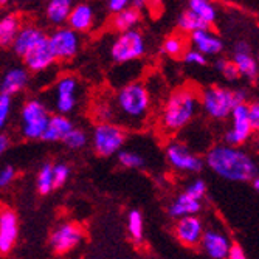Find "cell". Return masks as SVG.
<instances>
[{"mask_svg":"<svg viewBox=\"0 0 259 259\" xmlns=\"http://www.w3.org/2000/svg\"><path fill=\"white\" fill-rule=\"evenodd\" d=\"M110 109V123L120 127L138 129L145 124L151 110V93L143 82H129L116 92Z\"/></svg>","mask_w":259,"mask_h":259,"instance_id":"obj_1","label":"cell"},{"mask_svg":"<svg viewBox=\"0 0 259 259\" xmlns=\"http://www.w3.org/2000/svg\"><path fill=\"white\" fill-rule=\"evenodd\" d=\"M205 163L211 171L230 182H251L257 176L253 157L241 148L218 145L206 152Z\"/></svg>","mask_w":259,"mask_h":259,"instance_id":"obj_2","label":"cell"},{"mask_svg":"<svg viewBox=\"0 0 259 259\" xmlns=\"http://www.w3.org/2000/svg\"><path fill=\"white\" fill-rule=\"evenodd\" d=\"M197 93L188 87L172 92L161 113V126L166 132H177L190 123L199 109Z\"/></svg>","mask_w":259,"mask_h":259,"instance_id":"obj_3","label":"cell"},{"mask_svg":"<svg viewBox=\"0 0 259 259\" xmlns=\"http://www.w3.org/2000/svg\"><path fill=\"white\" fill-rule=\"evenodd\" d=\"M245 98H248L245 90H230L219 85H211L202 92L199 101L211 118L225 120L238 104L245 103Z\"/></svg>","mask_w":259,"mask_h":259,"instance_id":"obj_4","label":"cell"},{"mask_svg":"<svg viewBox=\"0 0 259 259\" xmlns=\"http://www.w3.org/2000/svg\"><path fill=\"white\" fill-rule=\"evenodd\" d=\"M146 52V40L145 36L138 30H131L120 33L112 45H110V56L115 62L127 64L140 59Z\"/></svg>","mask_w":259,"mask_h":259,"instance_id":"obj_5","label":"cell"},{"mask_svg":"<svg viewBox=\"0 0 259 259\" xmlns=\"http://www.w3.org/2000/svg\"><path fill=\"white\" fill-rule=\"evenodd\" d=\"M126 141V131L113 123H100L92 135L95 151L103 157L118 154Z\"/></svg>","mask_w":259,"mask_h":259,"instance_id":"obj_6","label":"cell"},{"mask_svg":"<svg viewBox=\"0 0 259 259\" xmlns=\"http://www.w3.org/2000/svg\"><path fill=\"white\" fill-rule=\"evenodd\" d=\"M22 134L30 140H37L42 137L47 123H49V110L45 104L37 100H30L22 107Z\"/></svg>","mask_w":259,"mask_h":259,"instance_id":"obj_7","label":"cell"},{"mask_svg":"<svg viewBox=\"0 0 259 259\" xmlns=\"http://www.w3.org/2000/svg\"><path fill=\"white\" fill-rule=\"evenodd\" d=\"M50 50L55 56V61H68L76 56L79 50V34L68 27H61L55 30L50 36H47Z\"/></svg>","mask_w":259,"mask_h":259,"instance_id":"obj_8","label":"cell"},{"mask_svg":"<svg viewBox=\"0 0 259 259\" xmlns=\"http://www.w3.org/2000/svg\"><path fill=\"white\" fill-rule=\"evenodd\" d=\"M230 116H231V129L225 134V145L236 148V146L244 145L254 134V129L248 118L247 103L238 104L231 110Z\"/></svg>","mask_w":259,"mask_h":259,"instance_id":"obj_9","label":"cell"},{"mask_svg":"<svg viewBox=\"0 0 259 259\" xmlns=\"http://www.w3.org/2000/svg\"><path fill=\"white\" fill-rule=\"evenodd\" d=\"M166 158L174 169L182 172H200L203 168V160L179 141L168 145Z\"/></svg>","mask_w":259,"mask_h":259,"instance_id":"obj_10","label":"cell"},{"mask_svg":"<svg viewBox=\"0 0 259 259\" xmlns=\"http://www.w3.org/2000/svg\"><path fill=\"white\" fill-rule=\"evenodd\" d=\"M82 241V230L76 224H62L55 228L50 244L56 253H68Z\"/></svg>","mask_w":259,"mask_h":259,"instance_id":"obj_11","label":"cell"},{"mask_svg":"<svg viewBox=\"0 0 259 259\" xmlns=\"http://www.w3.org/2000/svg\"><path fill=\"white\" fill-rule=\"evenodd\" d=\"M76 92L78 81L73 76H64L56 84V101L55 107L59 115H65L73 112L76 106Z\"/></svg>","mask_w":259,"mask_h":259,"instance_id":"obj_12","label":"cell"},{"mask_svg":"<svg viewBox=\"0 0 259 259\" xmlns=\"http://www.w3.org/2000/svg\"><path fill=\"white\" fill-rule=\"evenodd\" d=\"M202 248L211 259H227V254L230 251L231 242L227 234H224L219 230L208 228L203 230L202 239H200Z\"/></svg>","mask_w":259,"mask_h":259,"instance_id":"obj_13","label":"cell"},{"mask_svg":"<svg viewBox=\"0 0 259 259\" xmlns=\"http://www.w3.org/2000/svg\"><path fill=\"white\" fill-rule=\"evenodd\" d=\"M19 236V222L13 209L4 208L0 211V253L13 250Z\"/></svg>","mask_w":259,"mask_h":259,"instance_id":"obj_14","label":"cell"},{"mask_svg":"<svg viewBox=\"0 0 259 259\" xmlns=\"http://www.w3.org/2000/svg\"><path fill=\"white\" fill-rule=\"evenodd\" d=\"M203 230H205L203 224L197 216H186V218L177 219L176 236L183 245L194 247V245L200 244Z\"/></svg>","mask_w":259,"mask_h":259,"instance_id":"obj_15","label":"cell"},{"mask_svg":"<svg viewBox=\"0 0 259 259\" xmlns=\"http://www.w3.org/2000/svg\"><path fill=\"white\" fill-rule=\"evenodd\" d=\"M22 58L31 72H42V70L49 68L55 62V56L50 50L49 42H47V36L40 42H37L33 49H30Z\"/></svg>","mask_w":259,"mask_h":259,"instance_id":"obj_16","label":"cell"},{"mask_svg":"<svg viewBox=\"0 0 259 259\" xmlns=\"http://www.w3.org/2000/svg\"><path fill=\"white\" fill-rule=\"evenodd\" d=\"M191 42L194 45V50L200 52L203 56H216L224 50L222 39L211 30L191 33Z\"/></svg>","mask_w":259,"mask_h":259,"instance_id":"obj_17","label":"cell"},{"mask_svg":"<svg viewBox=\"0 0 259 259\" xmlns=\"http://www.w3.org/2000/svg\"><path fill=\"white\" fill-rule=\"evenodd\" d=\"M95 20V11L89 4H76L70 10V14L67 17L68 28L76 33L89 31Z\"/></svg>","mask_w":259,"mask_h":259,"instance_id":"obj_18","label":"cell"},{"mask_svg":"<svg viewBox=\"0 0 259 259\" xmlns=\"http://www.w3.org/2000/svg\"><path fill=\"white\" fill-rule=\"evenodd\" d=\"M44 37H45V34L40 28H37L34 25H27V27L19 28L11 47L16 52V55L23 56L30 49H33L37 42H40Z\"/></svg>","mask_w":259,"mask_h":259,"instance_id":"obj_19","label":"cell"},{"mask_svg":"<svg viewBox=\"0 0 259 259\" xmlns=\"http://www.w3.org/2000/svg\"><path fill=\"white\" fill-rule=\"evenodd\" d=\"M73 129V123L65 115H50L49 123L42 134V140L45 141H62L65 135Z\"/></svg>","mask_w":259,"mask_h":259,"instance_id":"obj_20","label":"cell"},{"mask_svg":"<svg viewBox=\"0 0 259 259\" xmlns=\"http://www.w3.org/2000/svg\"><path fill=\"white\" fill-rule=\"evenodd\" d=\"M28 82V72L23 68H11L4 75V79L0 82V93L4 95L13 97L16 93H19L20 90L25 89Z\"/></svg>","mask_w":259,"mask_h":259,"instance_id":"obj_21","label":"cell"},{"mask_svg":"<svg viewBox=\"0 0 259 259\" xmlns=\"http://www.w3.org/2000/svg\"><path fill=\"white\" fill-rule=\"evenodd\" d=\"M200 209H202V202H199L196 199H191L190 196H186L185 193H182L169 205L168 213L174 219H182V218H186V216H196Z\"/></svg>","mask_w":259,"mask_h":259,"instance_id":"obj_22","label":"cell"},{"mask_svg":"<svg viewBox=\"0 0 259 259\" xmlns=\"http://www.w3.org/2000/svg\"><path fill=\"white\" fill-rule=\"evenodd\" d=\"M141 20V13L132 7L120 11L113 14V19H112V27L120 31V33H124V31H131V30H135V27L140 23Z\"/></svg>","mask_w":259,"mask_h":259,"instance_id":"obj_23","label":"cell"},{"mask_svg":"<svg viewBox=\"0 0 259 259\" xmlns=\"http://www.w3.org/2000/svg\"><path fill=\"white\" fill-rule=\"evenodd\" d=\"M231 61L239 70L241 76H245L248 79H256L257 62H256V58L251 55V50L250 52H234V56Z\"/></svg>","mask_w":259,"mask_h":259,"instance_id":"obj_24","label":"cell"},{"mask_svg":"<svg viewBox=\"0 0 259 259\" xmlns=\"http://www.w3.org/2000/svg\"><path fill=\"white\" fill-rule=\"evenodd\" d=\"M73 2L75 0H50L47 5V17L55 25H61V23L67 22Z\"/></svg>","mask_w":259,"mask_h":259,"instance_id":"obj_25","label":"cell"},{"mask_svg":"<svg viewBox=\"0 0 259 259\" xmlns=\"http://www.w3.org/2000/svg\"><path fill=\"white\" fill-rule=\"evenodd\" d=\"M20 28V20L14 14H8L0 19V49L13 44Z\"/></svg>","mask_w":259,"mask_h":259,"instance_id":"obj_26","label":"cell"},{"mask_svg":"<svg viewBox=\"0 0 259 259\" xmlns=\"http://www.w3.org/2000/svg\"><path fill=\"white\" fill-rule=\"evenodd\" d=\"M188 10L199 16L205 23L211 27L218 19L216 7L209 0H188Z\"/></svg>","mask_w":259,"mask_h":259,"instance_id":"obj_27","label":"cell"},{"mask_svg":"<svg viewBox=\"0 0 259 259\" xmlns=\"http://www.w3.org/2000/svg\"><path fill=\"white\" fill-rule=\"evenodd\" d=\"M177 25L182 31L185 33H194V31H202V30H209L211 27L208 23H205L199 16H196L193 11L185 10L180 13L179 19H177Z\"/></svg>","mask_w":259,"mask_h":259,"instance_id":"obj_28","label":"cell"},{"mask_svg":"<svg viewBox=\"0 0 259 259\" xmlns=\"http://www.w3.org/2000/svg\"><path fill=\"white\" fill-rule=\"evenodd\" d=\"M36 185H37V191L44 196L55 190L53 188V164L52 163H44L40 166V169L37 172Z\"/></svg>","mask_w":259,"mask_h":259,"instance_id":"obj_29","label":"cell"},{"mask_svg":"<svg viewBox=\"0 0 259 259\" xmlns=\"http://www.w3.org/2000/svg\"><path fill=\"white\" fill-rule=\"evenodd\" d=\"M127 231L135 241H141V238H143L145 221H143V214H141L138 209L129 211V214H127Z\"/></svg>","mask_w":259,"mask_h":259,"instance_id":"obj_30","label":"cell"},{"mask_svg":"<svg viewBox=\"0 0 259 259\" xmlns=\"http://www.w3.org/2000/svg\"><path fill=\"white\" fill-rule=\"evenodd\" d=\"M214 67H216V70H218L219 73L224 75V78L227 81H238L241 78L239 70L236 68V65L233 64V61H228V59L221 58V59L216 61Z\"/></svg>","mask_w":259,"mask_h":259,"instance_id":"obj_31","label":"cell"},{"mask_svg":"<svg viewBox=\"0 0 259 259\" xmlns=\"http://www.w3.org/2000/svg\"><path fill=\"white\" fill-rule=\"evenodd\" d=\"M70 149H81L87 145V134L81 129H72L62 140Z\"/></svg>","mask_w":259,"mask_h":259,"instance_id":"obj_32","label":"cell"},{"mask_svg":"<svg viewBox=\"0 0 259 259\" xmlns=\"http://www.w3.org/2000/svg\"><path fill=\"white\" fill-rule=\"evenodd\" d=\"M116 155H118V161H120L121 166L129 168V169H137V168H141L145 164L143 157L132 152V151H120Z\"/></svg>","mask_w":259,"mask_h":259,"instance_id":"obj_33","label":"cell"},{"mask_svg":"<svg viewBox=\"0 0 259 259\" xmlns=\"http://www.w3.org/2000/svg\"><path fill=\"white\" fill-rule=\"evenodd\" d=\"M183 49H185L183 39L179 36H169L166 40L163 42V52L169 56H174V58L180 56L183 53Z\"/></svg>","mask_w":259,"mask_h":259,"instance_id":"obj_34","label":"cell"},{"mask_svg":"<svg viewBox=\"0 0 259 259\" xmlns=\"http://www.w3.org/2000/svg\"><path fill=\"white\" fill-rule=\"evenodd\" d=\"M185 194L190 196L191 199H196V200L202 202V199L206 194V185H205V182L202 179H197V180L191 182L190 185H188L186 190H185Z\"/></svg>","mask_w":259,"mask_h":259,"instance_id":"obj_35","label":"cell"},{"mask_svg":"<svg viewBox=\"0 0 259 259\" xmlns=\"http://www.w3.org/2000/svg\"><path fill=\"white\" fill-rule=\"evenodd\" d=\"M11 106H13L11 97L0 93V131H2L8 123V118L11 115Z\"/></svg>","mask_w":259,"mask_h":259,"instance_id":"obj_36","label":"cell"},{"mask_svg":"<svg viewBox=\"0 0 259 259\" xmlns=\"http://www.w3.org/2000/svg\"><path fill=\"white\" fill-rule=\"evenodd\" d=\"M70 176V168L64 163H58L53 166V188L62 186Z\"/></svg>","mask_w":259,"mask_h":259,"instance_id":"obj_37","label":"cell"},{"mask_svg":"<svg viewBox=\"0 0 259 259\" xmlns=\"http://www.w3.org/2000/svg\"><path fill=\"white\" fill-rule=\"evenodd\" d=\"M183 61L186 64H191V65H205L206 64V56H203L200 52L191 49V50H186L183 55Z\"/></svg>","mask_w":259,"mask_h":259,"instance_id":"obj_38","label":"cell"},{"mask_svg":"<svg viewBox=\"0 0 259 259\" xmlns=\"http://www.w3.org/2000/svg\"><path fill=\"white\" fill-rule=\"evenodd\" d=\"M16 177V169L11 166V164H7L2 169H0V188L8 186Z\"/></svg>","mask_w":259,"mask_h":259,"instance_id":"obj_39","label":"cell"},{"mask_svg":"<svg viewBox=\"0 0 259 259\" xmlns=\"http://www.w3.org/2000/svg\"><path fill=\"white\" fill-rule=\"evenodd\" d=\"M131 7V0H107V8L110 13L116 14Z\"/></svg>","mask_w":259,"mask_h":259,"instance_id":"obj_40","label":"cell"},{"mask_svg":"<svg viewBox=\"0 0 259 259\" xmlns=\"http://www.w3.org/2000/svg\"><path fill=\"white\" fill-rule=\"evenodd\" d=\"M248 106V118H250V123L253 126V129L256 131L259 127V104L257 101H253L251 104H247Z\"/></svg>","mask_w":259,"mask_h":259,"instance_id":"obj_41","label":"cell"},{"mask_svg":"<svg viewBox=\"0 0 259 259\" xmlns=\"http://www.w3.org/2000/svg\"><path fill=\"white\" fill-rule=\"evenodd\" d=\"M227 259H248L244 248L239 244H231L230 251L227 254Z\"/></svg>","mask_w":259,"mask_h":259,"instance_id":"obj_42","label":"cell"},{"mask_svg":"<svg viewBox=\"0 0 259 259\" xmlns=\"http://www.w3.org/2000/svg\"><path fill=\"white\" fill-rule=\"evenodd\" d=\"M155 2H158V0H131V7L135 8V10H138L141 13L145 8L154 5Z\"/></svg>","mask_w":259,"mask_h":259,"instance_id":"obj_43","label":"cell"},{"mask_svg":"<svg viewBox=\"0 0 259 259\" xmlns=\"http://www.w3.org/2000/svg\"><path fill=\"white\" fill-rule=\"evenodd\" d=\"M10 148V138L5 134H0V155H4Z\"/></svg>","mask_w":259,"mask_h":259,"instance_id":"obj_44","label":"cell"},{"mask_svg":"<svg viewBox=\"0 0 259 259\" xmlns=\"http://www.w3.org/2000/svg\"><path fill=\"white\" fill-rule=\"evenodd\" d=\"M250 50H251V47H250V44L245 42V40L238 42L236 47H234V52H250Z\"/></svg>","mask_w":259,"mask_h":259,"instance_id":"obj_45","label":"cell"},{"mask_svg":"<svg viewBox=\"0 0 259 259\" xmlns=\"http://www.w3.org/2000/svg\"><path fill=\"white\" fill-rule=\"evenodd\" d=\"M251 182H253V188L257 191V190H259V177H257V176H256V177H253V179H251Z\"/></svg>","mask_w":259,"mask_h":259,"instance_id":"obj_46","label":"cell"},{"mask_svg":"<svg viewBox=\"0 0 259 259\" xmlns=\"http://www.w3.org/2000/svg\"><path fill=\"white\" fill-rule=\"evenodd\" d=\"M10 0H0V5H5V4H8Z\"/></svg>","mask_w":259,"mask_h":259,"instance_id":"obj_47","label":"cell"}]
</instances>
